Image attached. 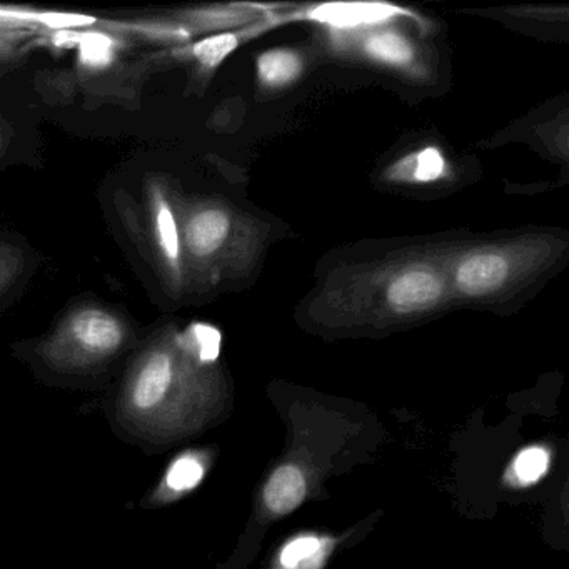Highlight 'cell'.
<instances>
[{
  "instance_id": "obj_1",
  "label": "cell",
  "mask_w": 569,
  "mask_h": 569,
  "mask_svg": "<svg viewBox=\"0 0 569 569\" xmlns=\"http://www.w3.org/2000/svg\"><path fill=\"white\" fill-rule=\"evenodd\" d=\"M221 335L208 325H192L184 332L169 329L152 339L129 369L121 396L122 421L138 431L154 432L159 419L174 415L198 386L201 365L219 358Z\"/></svg>"
},
{
  "instance_id": "obj_2",
  "label": "cell",
  "mask_w": 569,
  "mask_h": 569,
  "mask_svg": "<svg viewBox=\"0 0 569 569\" xmlns=\"http://www.w3.org/2000/svg\"><path fill=\"white\" fill-rule=\"evenodd\" d=\"M124 319L102 306L71 309L39 346V355L54 371L86 372L111 362L128 345Z\"/></svg>"
},
{
  "instance_id": "obj_3",
  "label": "cell",
  "mask_w": 569,
  "mask_h": 569,
  "mask_svg": "<svg viewBox=\"0 0 569 569\" xmlns=\"http://www.w3.org/2000/svg\"><path fill=\"white\" fill-rule=\"evenodd\" d=\"M146 236L152 259L169 288L179 291L184 282L186 262L178 209L162 179L152 178L146 188Z\"/></svg>"
},
{
  "instance_id": "obj_4",
  "label": "cell",
  "mask_w": 569,
  "mask_h": 569,
  "mask_svg": "<svg viewBox=\"0 0 569 569\" xmlns=\"http://www.w3.org/2000/svg\"><path fill=\"white\" fill-rule=\"evenodd\" d=\"M186 268L202 269L221 258L234 232V218L216 202L179 204Z\"/></svg>"
},
{
  "instance_id": "obj_5",
  "label": "cell",
  "mask_w": 569,
  "mask_h": 569,
  "mask_svg": "<svg viewBox=\"0 0 569 569\" xmlns=\"http://www.w3.org/2000/svg\"><path fill=\"white\" fill-rule=\"evenodd\" d=\"M448 289L445 272L426 262H412L389 274L385 308L389 315L402 318L422 315L438 308L445 301Z\"/></svg>"
},
{
  "instance_id": "obj_6",
  "label": "cell",
  "mask_w": 569,
  "mask_h": 569,
  "mask_svg": "<svg viewBox=\"0 0 569 569\" xmlns=\"http://www.w3.org/2000/svg\"><path fill=\"white\" fill-rule=\"evenodd\" d=\"M516 274L518 262L511 249H476L456 262L455 286L466 298H489L502 291Z\"/></svg>"
},
{
  "instance_id": "obj_7",
  "label": "cell",
  "mask_w": 569,
  "mask_h": 569,
  "mask_svg": "<svg viewBox=\"0 0 569 569\" xmlns=\"http://www.w3.org/2000/svg\"><path fill=\"white\" fill-rule=\"evenodd\" d=\"M398 16H408V12L382 2H331V4L315 6L305 12V19L328 26L336 31L376 29Z\"/></svg>"
},
{
  "instance_id": "obj_8",
  "label": "cell",
  "mask_w": 569,
  "mask_h": 569,
  "mask_svg": "<svg viewBox=\"0 0 569 569\" xmlns=\"http://www.w3.org/2000/svg\"><path fill=\"white\" fill-rule=\"evenodd\" d=\"M305 472L295 465H284L272 472L264 486L266 508L272 515H289L302 505L306 498Z\"/></svg>"
},
{
  "instance_id": "obj_9",
  "label": "cell",
  "mask_w": 569,
  "mask_h": 569,
  "mask_svg": "<svg viewBox=\"0 0 569 569\" xmlns=\"http://www.w3.org/2000/svg\"><path fill=\"white\" fill-rule=\"evenodd\" d=\"M361 49L366 58L389 66V68L409 69L416 62V49L405 36L391 29L376 28L362 38Z\"/></svg>"
},
{
  "instance_id": "obj_10",
  "label": "cell",
  "mask_w": 569,
  "mask_h": 569,
  "mask_svg": "<svg viewBox=\"0 0 569 569\" xmlns=\"http://www.w3.org/2000/svg\"><path fill=\"white\" fill-rule=\"evenodd\" d=\"M305 64L301 56L289 49H274L258 58V76L266 88L279 89L291 84L301 76Z\"/></svg>"
},
{
  "instance_id": "obj_11",
  "label": "cell",
  "mask_w": 569,
  "mask_h": 569,
  "mask_svg": "<svg viewBox=\"0 0 569 569\" xmlns=\"http://www.w3.org/2000/svg\"><path fill=\"white\" fill-rule=\"evenodd\" d=\"M204 478V462L192 452L179 456L166 471L158 498H178L194 489Z\"/></svg>"
},
{
  "instance_id": "obj_12",
  "label": "cell",
  "mask_w": 569,
  "mask_h": 569,
  "mask_svg": "<svg viewBox=\"0 0 569 569\" xmlns=\"http://www.w3.org/2000/svg\"><path fill=\"white\" fill-rule=\"evenodd\" d=\"M241 44V36L234 32H221L201 39L191 48L192 58L206 71H214Z\"/></svg>"
},
{
  "instance_id": "obj_13",
  "label": "cell",
  "mask_w": 569,
  "mask_h": 569,
  "mask_svg": "<svg viewBox=\"0 0 569 569\" xmlns=\"http://www.w3.org/2000/svg\"><path fill=\"white\" fill-rule=\"evenodd\" d=\"M326 555L321 539L315 536L292 539L281 552V565L286 569H306V566H318V559Z\"/></svg>"
},
{
  "instance_id": "obj_14",
  "label": "cell",
  "mask_w": 569,
  "mask_h": 569,
  "mask_svg": "<svg viewBox=\"0 0 569 569\" xmlns=\"http://www.w3.org/2000/svg\"><path fill=\"white\" fill-rule=\"evenodd\" d=\"M405 172L416 182H432L446 176V161L436 148H426L412 156L409 161L401 162L399 169H409ZM402 176V174H401Z\"/></svg>"
},
{
  "instance_id": "obj_15",
  "label": "cell",
  "mask_w": 569,
  "mask_h": 569,
  "mask_svg": "<svg viewBox=\"0 0 569 569\" xmlns=\"http://www.w3.org/2000/svg\"><path fill=\"white\" fill-rule=\"evenodd\" d=\"M549 468V455L542 448H528L519 452L512 465L516 481L519 485H532L546 475Z\"/></svg>"
},
{
  "instance_id": "obj_16",
  "label": "cell",
  "mask_w": 569,
  "mask_h": 569,
  "mask_svg": "<svg viewBox=\"0 0 569 569\" xmlns=\"http://www.w3.org/2000/svg\"><path fill=\"white\" fill-rule=\"evenodd\" d=\"M254 12L248 11H231V9H224V11L218 12H204V14L196 16V19L204 22L208 29H222L232 28V26L244 24V22L251 21Z\"/></svg>"
},
{
  "instance_id": "obj_17",
  "label": "cell",
  "mask_w": 569,
  "mask_h": 569,
  "mask_svg": "<svg viewBox=\"0 0 569 569\" xmlns=\"http://www.w3.org/2000/svg\"><path fill=\"white\" fill-rule=\"evenodd\" d=\"M21 271L22 259L18 252H12V254L0 259V298L8 295L9 289H11L12 286H14V282L18 281Z\"/></svg>"
},
{
  "instance_id": "obj_18",
  "label": "cell",
  "mask_w": 569,
  "mask_h": 569,
  "mask_svg": "<svg viewBox=\"0 0 569 569\" xmlns=\"http://www.w3.org/2000/svg\"><path fill=\"white\" fill-rule=\"evenodd\" d=\"M12 39L9 38L8 34H6L2 29H0V59H4L6 56L11 52L12 49Z\"/></svg>"
},
{
  "instance_id": "obj_19",
  "label": "cell",
  "mask_w": 569,
  "mask_h": 569,
  "mask_svg": "<svg viewBox=\"0 0 569 569\" xmlns=\"http://www.w3.org/2000/svg\"><path fill=\"white\" fill-rule=\"evenodd\" d=\"M12 252H16L14 248L4 244V242H0V259L6 258V256L12 254Z\"/></svg>"
},
{
  "instance_id": "obj_20",
  "label": "cell",
  "mask_w": 569,
  "mask_h": 569,
  "mask_svg": "<svg viewBox=\"0 0 569 569\" xmlns=\"http://www.w3.org/2000/svg\"><path fill=\"white\" fill-rule=\"evenodd\" d=\"M0 149H2V142H0Z\"/></svg>"
}]
</instances>
